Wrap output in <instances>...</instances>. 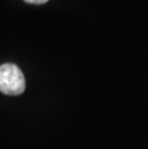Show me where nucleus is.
<instances>
[{
  "label": "nucleus",
  "instance_id": "obj_2",
  "mask_svg": "<svg viewBox=\"0 0 148 149\" xmlns=\"http://www.w3.org/2000/svg\"><path fill=\"white\" fill-rule=\"evenodd\" d=\"M27 3H33V4H43L48 0H25Z\"/></svg>",
  "mask_w": 148,
  "mask_h": 149
},
{
  "label": "nucleus",
  "instance_id": "obj_1",
  "mask_svg": "<svg viewBox=\"0 0 148 149\" xmlns=\"http://www.w3.org/2000/svg\"><path fill=\"white\" fill-rule=\"evenodd\" d=\"M25 78L17 65H0V91L8 95H19L25 91Z\"/></svg>",
  "mask_w": 148,
  "mask_h": 149
}]
</instances>
